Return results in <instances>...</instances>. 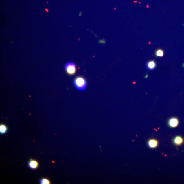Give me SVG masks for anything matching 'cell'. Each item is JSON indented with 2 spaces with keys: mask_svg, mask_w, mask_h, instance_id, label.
I'll return each mask as SVG.
<instances>
[{
  "mask_svg": "<svg viewBox=\"0 0 184 184\" xmlns=\"http://www.w3.org/2000/svg\"><path fill=\"white\" fill-rule=\"evenodd\" d=\"M74 83L76 89L80 91H84L87 87V82L85 78L82 76H77L75 78Z\"/></svg>",
  "mask_w": 184,
  "mask_h": 184,
  "instance_id": "obj_1",
  "label": "cell"
},
{
  "mask_svg": "<svg viewBox=\"0 0 184 184\" xmlns=\"http://www.w3.org/2000/svg\"><path fill=\"white\" fill-rule=\"evenodd\" d=\"M65 70L67 73L69 75H74L76 73V65L73 62H69L65 65Z\"/></svg>",
  "mask_w": 184,
  "mask_h": 184,
  "instance_id": "obj_2",
  "label": "cell"
},
{
  "mask_svg": "<svg viewBox=\"0 0 184 184\" xmlns=\"http://www.w3.org/2000/svg\"><path fill=\"white\" fill-rule=\"evenodd\" d=\"M179 119L176 117H172L168 120V124L169 126L171 128H175L179 125Z\"/></svg>",
  "mask_w": 184,
  "mask_h": 184,
  "instance_id": "obj_3",
  "label": "cell"
},
{
  "mask_svg": "<svg viewBox=\"0 0 184 184\" xmlns=\"http://www.w3.org/2000/svg\"><path fill=\"white\" fill-rule=\"evenodd\" d=\"M28 165L31 169L36 170L39 167V163L37 161L30 159L28 162Z\"/></svg>",
  "mask_w": 184,
  "mask_h": 184,
  "instance_id": "obj_4",
  "label": "cell"
},
{
  "mask_svg": "<svg viewBox=\"0 0 184 184\" xmlns=\"http://www.w3.org/2000/svg\"><path fill=\"white\" fill-rule=\"evenodd\" d=\"M173 143L177 146H180L184 143L183 138L180 136H177L174 138L173 140Z\"/></svg>",
  "mask_w": 184,
  "mask_h": 184,
  "instance_id": "obj_5",
  "label": "cell"
},
{
  "mask_svg": "<svg viewBox=\"0 0 184 184\" xmlns=\"http://www.w3.org/2000/svg\"><path fill=\"white\" fill-rule=\"evenodd\" d=\"M156 62L154 60L149 61L147 62V68L149 70H154V69L156 68Z\"/></svg>",
  "mask_w": 184,
  "mask_h": 184,
  "instance_id": "obj_6",
  "label": "cell"
},
{
  "mask_svg": "<svg viewBox=\"0 0 184 184\" xmlns=\"http://www.w3.org/2000/svg\"><path fill=\"white\" fill-rule=\"evenodd\" d=\"M148 145L151 148H156L158 145V141L157 140L154 139H149L148 142Z\"/></svg>",
  "mask_w": 184,
  "mask_h": 184,
  "instance_id": "obj_7",
  "label": "cell"
},
{
  "mask_svg": "<svg viewBox=\"0 0 184 184\" xmlns=\"http://www.w3.org/2000/svg\"><path fill=\"white\" fill-rule=\"evenodd\" d=\"M154 55L156 57H163L164 55V51L160 48L157 49L155 51Z\"/></svg>",
  "mask_w": 184,
  "mask_h": 184,
  "instance_id": "obj_8",
  "label": "cell"
},
{
  "mask_svg": "<svg viewBox=\"0 0 184 184\" xmlns=\"http://www.w3.org/2000/svg\"><path fill=\"white\" fill-rule=\"evenodd\" d=\"M7 126L4 124H1L0 125V133L5 134L7 131Z\"/></svg>",
  "mask_w": 184,
  "mask_h": 184,
  "instance_id": "obj_9",
  "label": "cell"
},
{
  "mask_svg": "<svg viewBox=\"0 0 184 184\" xmlns=\"http://www.w3.org/2000/svg\"><path fill=\"white\" fill-rule=\"evenodd\" d=\"M40 183L41 184H50L51 182L47 178H44L40 180Z\"/></svg>",
  "mask_w": 184,
  "mask_h": 184,
  "instance_id": "obj_10",
  "label": "cell"
}]
</instances>
